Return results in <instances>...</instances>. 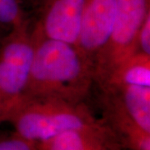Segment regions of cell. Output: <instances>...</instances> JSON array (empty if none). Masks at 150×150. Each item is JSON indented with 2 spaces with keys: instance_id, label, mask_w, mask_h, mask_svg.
<instances>
[{
  "instance_id": "cell-14",
  "label": "cell",
  "mask_w": 150,
  "mask_h": 150,
  "mask_svg": "<svg viewBox=\"0 0 150 150\" xmlns=\"http://www.w3.org/2000/svg\"><path fill=\"white\" fill-rule=\"evenodd\" d=\"M35 3H37V4H41V2L43 1V0H33Z\"/></svg>"
},
{
  "instance_id": "cell-5",
  "label": "cell",
  "mask_w": 150,
  "mask_h": 150,
  "mask_svg": "<svg viewBox=\"0 0 150 150\" xmlns=\"http://www.w3.org/2000/svg\"><path fill=\"white\" fill-rule=\"evenodd\" d=\"M85 0H43L33 31L43 37L77 45Z\"/></svg>"
},
{
  "instance_id": "cell-8",
  "label": "cell",
  "mask_w": 150,
  "mask_h": 150,
  "mask_svg": "<svg viewBox=\"0 0 150 150\" xmlns=\"http://www.w3.org/2000/svg\"><path fill=\"white\" fill-rule=\"evenodd\" d=\"M104 121L125 149L150 150V134L138 126L125 112L118 98L107 90Z\"/></svg>"
},
{
  "instance_id": "cell-7",
  "label": "cell",
  "mask_w": 150,
  "mask_h": 150,
  "mask_svg": "<svg viewBox=\"0 0 150 150\" xmlns=\"http://www.w3.org/2000/svg\"><path fill=\"white\" fill-rule=\"evenodd\" d=\"M38 150H123L124 148L111 129L74 130L37 144Z\"/></svg>"
},
{
  "instance_id": "cell-4",
  "label": "cell",
  "mask_w": 150,
  "mask_h": 150,
  "mask_svg": "<svg viewBox=\"0 0 150 150\" xmlns=\"http://www.w3.org/2000/svg\"><path fill=\"white\" fill-rule=\"evenodd\" d=\"M150 12L149 0H118L107 42L94 60L95 79L101 84L113 69L138 52V35Z\"/></svg>"
},
{
  "instance_id": "cell-10",
  "label": "cell",
  "mask_w": 150,
  "mask_h": 150,
  "mask_svg": "<svg viewBox=\"0 0 150 150\" xmlns=\"http://www.w3.org/2000/svg\"><path fill=\"white\" fill-rule=\"evenodd\" d=\"M103 85L104 88L122 85L150 87V55L136 52L117 66Z\"/></svg>"
},
{
  "instance_id": "cell-3",
  "label": "cell",
  "mask_w": 150,
  "mask_h": 150,
  "mask_svg": "<svg viewBox=\"0 0 150 150\" xmlns=\"http://www.w3.org/2000/svg\"><path fill=\"white\" fill-rule=\"evenodd\" d=\"M33 50L28 23L7 33L0 40V123L24 94Z\"/></svg>"
},
{
  "instance_id": "cell-9",
  "label": "cell",
  "mask_w": 150,
  "mask_h": 150,
  "mask_svg": "<svg viewBox=\"0 0 150 150\" xmlns=\"http://www.w3.org/2000/svg\"><path fill=\"white\" fill-rule=\"evenodd\" d=\"M105 88L115 95L135 123L150 134V87L122 85Z\"/></svg>"
},
{
  "instance_id": "cell-1",
  "label": "cell",
  "mask_w": 150,
  "mask_h": 150,
  "mask_svg": "<svg viewBox=\"0 0 150 150\" xmlns=\"http://www.w3.org/2000/svg\"><path fill=\"white\" fill-rule=\"evenodd\" d=\"M34 50L23 98L83 103L95 79L94 64L77 45L32 32ZM20 98V99H21Z\"/></svg>"
},
{
  "instance_id": "cell-13",
  "label": "cell",
  "mask_w": 150,
  "mask_h": 150,
  "mask_svg": "<svg viewBox=\"0 0 150 150\" xmlns=\"http://www.w3.org/2000/svg\"><path fill=\"white\" fill-rule=\"evenodd\" d=\"M138 52L150 55V12L144 18L139 32Z\"/></svg>"
},
{
  "instance_id": "cell-6",
  "label": "cell",
  "mask_w": 150,
  "mask_h": 150,
  "mask_svg": "<svg viewBox=\"0 0 150 150\" xmlns=\"http://www.w3.org/2000/svg\"><path fill=\"white\" fill-rule=\"evenodd\" d=\"M118 0H85L77 46L94 64L107 42L117 10Z\"/></svg>"
},
{
  "instance_id": "cell-15",
  "label": "cell",
  "mask_w": 150,
  "mask_h": 150,
  "mask_svg": "<svg viewBox=\"0 0 150 150\" xmlns=\"http://www.w3.org/2000/svg\"><path fill=\"white\" fill-rule=\"evenodd\" d=\"M3 33V32H1V31H0V34H1V33ZM0 40H1V38H0Z\"/></svg>"
},
{
  "instance_id": "cell-2",
  "label": "cell",
  "mask_w": 150,
  "mask_h": 150,
  "mask_svg": "<svg viewBox=\"0 0 150 150\" xmlns=\"http://www.w3.org/2000/svg\"><path fill=\"white\" fill-rule=\"evenodd\" d=\"M5 121L13 124L15 134L36 144L69 131L108 125L104 120L98 119L83 103L38 97L21 98Z\"/></svg>"
},
{
  "instance_id": "cell-11",
  "label": "cell",
  "mask_w": 150,
  "mask_h": 150,
  "mask_svg": "<svg viewBox=\"0 0 150 150\" xmlns=\"http://www.w3.org/2000/svg\"><path fill=\"white\" fill-rule=\"evenodd\" d=\"M28 23L19 0H0V31L8 33Z\"/></svg>"
},
{
  "instance_id": "cell-12",
  "label": "cell",
  "mask_w": 150,
  "mask_h": 150,
  "mask_svg": "<svg viewBox=\"0 0 150 150\" xmlns=\"http://www.w3.org/2000/svg\"><path fill=\"white\" fill-rule=\"evenodd\" d=\"M0 150H38L37 144L17 134L0 139Z\"/></svg>"
}]
</instances>
